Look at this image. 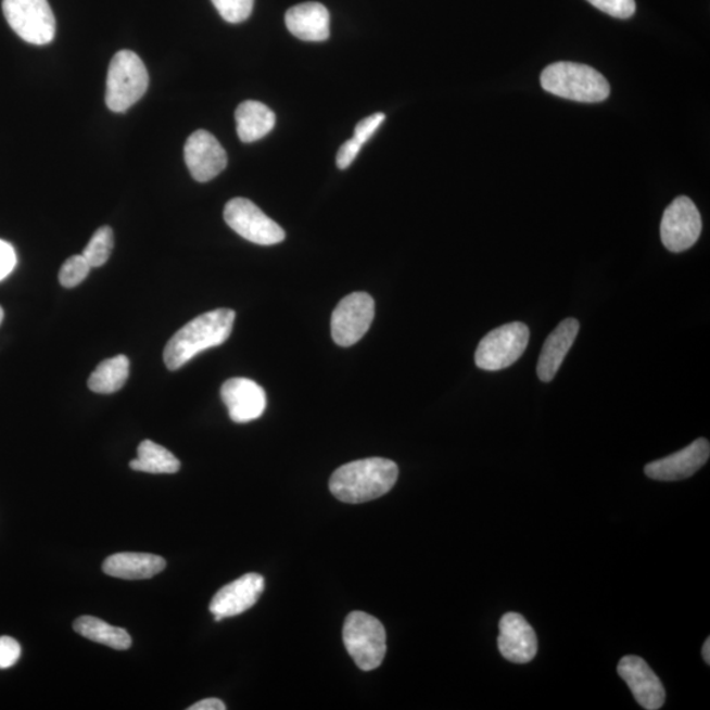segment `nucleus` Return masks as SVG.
Wrapping results in <instances>:
<instances>
[{
	"label": "nucleus",
	"mask_w": 710,
	"mask_h": 710,
	"mask_svg": "<svg viewBox=\"0 0 710 710\" xmlns=\"http://www.w3.org/2000/svg\"><path fill=\"white\" fill-rule=\"evenodd\" d=\"M129 377V359L126 355H116L99 364L89 378V389L97 394H114L124 388Z\"/></svg>",
	"instance_id": "nucleus-22"
},
{
	"label": "nucleus",
	"mask_w": 710,
	"mask_h": 710,
	"mask_svg": "<svg viewBox=\"0 0 710 710\" xmlns=\"http://www.w3.org/2000/svg\"><path fill=\"white\" fill-rule=\"evenodd\" d=\"M579 329L578 320L566 319L546 339L537 365V376L542 382H551L557 376L567 353L574 345Z\"/></svg>",
	"instance_id": "nucleus-17"
},
{
	"label": "nucleus",
	"mask_w": 710,
	"mask_h": 710,
	"mask_svg": "<svg viewBox=\"0 0 710 710\" xmlns=\"http://www.w3.org/2000/svg\"><path fill=\"white\" fill-rule=\"evenodd\" d=\"M10 27L24 41L47 46L55 36V18L48 0H3Z\"/></svg>",
	"instance_id": "nucleus-7"
},
{
	"label": "nucleus",
	"mask_w": 710,
	"mask_h": 710,
	"mask_svg": "<svg viewBox=\"0 0 710 710\" xmlns=\"http://www.w3.org/2000/svg\"><path fill=\"white\" fill-rule=\"evenodd\" d=\"M701 229V215L695 203L687 196H679L664 211L660 239L670 252L682 253L696 244Z\"/></svg>",
	"instance_id": "nucleus-10"
},
{
	"label": "nucleus",
	"mask_w": 710,
	"mask_h": 710,
	"mask_svg": "<svg viewBox=\"0 0 710 710\" xmlns=\"http://www.w3.org/2000/svg\"><path fill=\"white\" fill-rule=\"evenodd\" d=\"M3 319H4V310L2 307H0V324H2Z\"/></svg>",
	"instance_id": "nucleus-34"
},
{
	"label": "nucleus",
	"mask_w": 710,
	"mask_h": 710,
	"mask_svg": "<svg viewBox=\"0 0 710 710\" xmlns=\"http://www.w3.org/2000/svg\"><path fill=\"white\" fill-rule=\"evenodd\" d=\"M594 8L618 18H629L634 15V0H587Z\"/></svg>",
	"instance_id": "nucleus-27"
},
{
	"label": "nucleus",
	"mask_w": 710,
	"mask_h": 710,
	"mask_svg": "<svg viewBox=\"0 0 710 710\" xmlns=\"http://www.w3.org/2000/svg\"><path fill=\"white\" fill-rule=\"evenodd\" d=\"M286 26L290 33L304 41H326L330 35V16L321 3H303L286 14Z\"/></svg>",
	"instance_id": "nucleus-18"
},
{
	"label": "nucleus",
	"mask_w": 710,
	"mask_h": 710,
	"mask_svg": "<svg viewBox=\"0 0 710 710\" xmlns=\"http://www.w3.org/2000/svg\"><path fill=\"white\" fill-rule=\"evenodd\" d=\"M221 398L228 408L230 419L245 423L259 419L264 415L266 392L258 383L246 378H232L223 384Z\"/></svg>",
	"instance_id": "nucleus-15"
},
{
	"label": "nucleus",
	"mask_w": 710,
	"mask_h": 710,
	"mask_svg": "<svg viewBox=\"0 0 710 710\" xmlns=\"http://www.w3.org/2000/svg\"><path fill=\"white\" fill-rule=\"evenodd\" d=\"M17 265L15 248L10 242L0 240V282L8 278Z\"/></svg>",
	"instance_id": "nucleus-30"
},
{
	"label": "nucleus",
	"mask_w": 710,
	"mask_h": 710,
	"mask_svg": "<svg viewBox=\"0 0 710 710\" xmlns=\"http://www.w3.org/2000/svg\"><path fill=\"white\" fill-rule=\"evenodd\" d=\"M544 90L559 98L581 103L606 101L610 86L594 67L575 62H557L541 74Z\"/></svg>",
	"instance_id": "nucleus-3"
},
{
	"label": "nucleus",
	"mask_w": 710,
	"mask_h": 710,
	"mask_svg": "<svg viewBox=\"0 0 710 710\" xmlns=\"http://www.w3.org/2000/svg\"><path fill=\"white\" fill-rule=\"evenodd\" d=\"M224 220L237 234L257 245H276L286 239L282 227L245 198H234L227 203Z\"/></svg>",
	"instance_id": "nucleus-8"
},
{
	"label": "nucleus",
	"mask_w": 710,
	"mask_h": 710,
	"mask_svg": "<svg viewBox=\"0 0 710 710\" xmlns=\"http://www.w3.org/2000/svg\"><path fill=\"white\" fill-rule=\"evenodd\" d=\"M529 335V328L519 321L491 330L479 342L476 353L477 366L485 371L507 369L527 351Z\"/></svg>",
	"instance_id": "nucleus-6"
},
{
	"label": "nucleus",
	"mask_w": 710,
	"mask_h": 710,
	"mask_svg": "<svg viewBox=\"0 0 710 710\" xmlns=\"http://www.w3.org/2000/svg\"><path fill=\"white\" fill-rule=\"evenodd\" d=\"M276 114L261 102L246 101L236 110L237 135L242 142L264 139L276 127Z\"/></svg>",
	"instance_id": "nucleus-20"
},
{
	"label": "nucleus",
	"mask_w": 710,
	"mask_h": 710,
	"mask_svg": "<svg viewBox=\"0 0 710 710\" xmlns=\"http://www.w3.org/2000/svg\"><path fill=\"white\" fill-rule=\"evenodd\" d=\"M129 467L135 471L148 473H176L180 469V462L164 446L145 440L137 448V458L130 460Z\"/></svg>",
	"instance_id": "nucleus-23"
},
{
	"label": "nucleus",
	"mask_w": 710,
	"mask_h": 710,
	"mask_svg": "<svg viewBox=\"0 0 710 710\" xmlns=\"http://www.w3.org/2000/svg\"><path fill=\"white\" fill-rule=\"evenodd\" d=\"M234 320L236 314L232 309L221 308L187 322L167 342L164 352L167 369L176 371L199 353L224 344L232 333Z\"/></svg>",
	"instance_id": "nucleus-2"
},
{
	"label": "nucleus",
	"mask_w": 710,
	"mask_h": 710,
	"mask_svg": "<svg viewBox=\"0 0 710 710\" xmlns=\"http://www.w3.org/2000/svg\"><path fill=\"white\" fill-rule=\"evenodd\" d=\"M165 567V559L153 554L118 553L104 560L103 571L126 581H141L159 575Z\"/></svg>",
	"instance_id": "nucleus-19"
},
{
	"label": "nucleus",
	"mask_w": 710,
	"mask_h": 710,
	"mask_svg": "<svg viewBox=\"0 0 710 710\" xmlns=\"http://www.w3.org/2000/svg\"><path fill=\"white\" fill-rule=\"evenodd\" d=\"M149 74L135 52L121 51L111 60L105 104L111 111L126 112L145 96Z\"/></svg>",
	"instance_id": "nucleus-4"
},
{
	"label": "nucleus",
	"mask_w": 710,
	"mask_h": 710,
	"mask_svg": "<svg viewBox=\"0 0 710 710\" xmlns=\"http://www.w3.org/2000/svg\"><path fill=\"white\" fill-rule=\"evenodd\" d=\"M618 672L631 688L634 699L647 710H658L664 706L665 690L660 679L654 674L643 658L626 656L620 660Z\"/></svg>",
	"instance_id": "nucleus-14"
},
{
	"label": "nucleus",
	"mask_w": 710,
	"mask_h": 710,
	"mask_svg": "<svg viewBox=\"0 0 710 710\" xmlns=\"http://www.w3.org/2000/svg\"><path fill=\"white\" fill-rule=\"evenodd\" d=\"M397 477V466L390 459L354 460L333 472L329 490L340 502L360 504L388 494L394 487Z\"/></svg>",
	"instance_id": "nucleus-1"
},
{
	"label": "nucleus",
	"mask_w": 710,
	"mask_h": 710,
	"mask_svg": "<svg viewBox=\"0 0 710 710\" xmlns=\"http://www.w3.org/2000/svg\"><path fill=\"white\" fill-rule=\"evenodd\" d=\"M342 638L348 656L363 671L377 670L388 652V634L382 622L355 610L347 616Z\"/></svg>",
	"instance_id": "nucleus-5"
},
{
	"label": "nucleus",
	"mask_w": 710,
	"mask_h": 710,
	"mask_svg": "<svg viewBox=\"0 0 710 710\" xmlns=\"http://www.w3.org/2000/svg\"><path fill=\"white\" fill-rule=\"evenodd\" d=\"M710 456L709 441L699 439L672 456L646 465L645 473L654 481L676 482L695 476Z\"/></svg>",
	"instance_id": "nucleus-12"
},
{
	"label": "nucleus",
	"mask_w": 710,
	"mask_h": 710,
	"mask_svg": "<svg viewBox=\"0 0 710 710\" xmlns=\"http://www.w3.org/2000/svg\"><path fill=\"white\" fill-rule=\"evenodd\" d=\"M499 632L497 646L502 656L509 662L524 664L532 662L537 656V635L521 614L514 612L504 614Z\"/></svg>",
	"instance_id": "nucleus-16"
},
{
	"label": "nucleus",
	"mask_w": 710,
	"mask_h": 710,
	"mask_svg": "<svg viewBox=\"0 0 710 710\" xmlns=\"http://www.w3.org/2000/svg\"><path fill=\"white\" fill-rule=\"evenodd\" d=\"M185 161L192 178L204 183L226 169L228 155L214 135L199 129L187 139Z\"/></svg>",
	"instance_id": "nucleus-11"
},
{
	"label": "nucleus",
	"mask_w": 710,
	"mask_h": 710,
	"mask_svg": "<svg viewBox=\"0 0 710 710\" xmlns=\"http://www.w3.org/2000/svg\"><path fill=\"white\" fill-rule=\"evenodd\" d=\"M385 115L382 114V112H378V114L364 118V121L359 122L358 126L354 129V139L365 145L366 142L371 139L373 134L377 132V129L381 127Z\"/></svg>",
	"instance_id": "nucleus-29"
},
{
	"label": "nucleus",
	"mask_w": 710,
	"mask_h": 710,
	"mask_svg": "<svg viewBox=\"0 0 710 710\" xmlns=\"http://www.w3.org/2000/svg\"><path fill=\"white\" fill-rule=\"evenodd\" d=\"M702 658L706 660L707 664H710V639L706 641V644L702 646Z\"/></svg>",
	"instance_id": "nucleus-33"
},
{
	"label": "nucleus",
	"mask_w": 710,
	"mask_h": 710,
	"mask_svg": "<svg viewBox=\"0 0 710 710\" xmlns=\"http://www.w3.org/2000/svg\"><path fill=\"white\" fill-rule=\"evenodd\" d=\"M114 249V232L110 227H102L92 234L83 253L91 267H101L107 263Z\"/></svg>",
	"instance_id": "nucleus-24"
},
{
	"label": "nucleus",
	"mask_w": 710,
	"mask_h": 710,
	"mask_svg": "<svg viewBox=\"0 0 710 710\" xmlns=\"http://www.w3.org/2000/svg\"><path fill=\"white\" fill-rule=\"evenodd\" d=\"M91 269L92 267L87 263L83 254L73 255L61 267L60 282L66 289L76 288V286L83 283L86 277L89 276Z\"/></svg>",
	"instance_id": "nucleus-25"
},
{
	"label": "nucleus",
	"mask_w": 710,
	"mask_h": 710,
	"mask_svg": "<svg viewBox=\"0 0 710 710\" xmlns=\"http://www.w3.org/2000/svg\"><path fill=\"white\" fill-rule=\"evenodd\" d=\"M226 703L219 699H205L191 706L189 710H226Z\"/></svg>",
	"instance_id": "nucleus-32"
},
{
	"label": "nucleus",
	"mask_w": 710,
	"mask_h": 710,
	"mask_svg": "<svg viewBox=\"0 0 710 710\" xmlns=\"http://www.w3.org/2000/svg\"><path fill=\"white\" fill-rule=\"evenodd\" d=\"M74 631L92 643L111 647L115 650H128L132 646V638L122 627L107 624L92 616H83L74 622Z\"/></svg>",
	"instance_id": "nucleus-21"
},
{
	"label": "nucleus",
	"mask_w": 710,
	"mask_h": 710,
	"mask_svg": "<svg viewBox=\"0 0 710 710\" xmlns=\"http://www.w3.org/2000/svg\"><path fill=\"white\" fill-rule=\"evenodd\" d=\"M363 147L364 145L360 144L359 141L355 140L354 137L352 140L346 141L345 144L340 148L338 154L339 169H347V167L353 164V161L357 159L360 148Z\"/></svg>",
	"instance_id": "nucleus-31"
},
{
	"label": "nucleus",
	"mask_w": 710,
	"mask_h": 710,
	"mask_svg": "<svg viewBox=\"0 0 710 710\" xmlns=\"http://www.w3.org/2000/svg\"><path fill=\"white\" fill-rule=\"evenodd\" d=\"M22 647L17 641L8 635L0 637V670L12 668L21 658Z\"/></svg>",
	"instance_id": "nucleus-28"
},
{
	"label": "nucleus",
	"mask_w": 710,
	"mask_h": 710,
	"mask_svg": "<svg viewBox=\"0 0 710 710\" xmlns=\"http://www.w3.org/2000/svg\"><path fill=\"white\" fill-rule=\"evenodd\" d=\"M212 3L224 21L239 24L252 15L254 0H212Z\"/></svg>",
	"instance_id": "nucleus-26"
},
{
	"label": "nucleus",
	"mask_w": 710,
	"mask_h": 710,
	"mask_svg": "<svg viewBox=\"0 0 710 710\" xmlns=\"http://www.w3.org/2000/svg\"><path fill=\"white\" fill-rule=\"evenodd\" d=\"M265 588V579L258 574H246L216 592L210 604L215 621L234 618L255 606Z\"/></svg>",
	"instance_id": "nucleus-13"
},
{
	"label": "nucleus",
	"mask_w": 710,
	"mask_h": 710,
	"mask_svg": "<svg viewBox=\"0 0 710 710\" xmlns=\"http://www.w3.org/2000/svg\"><path fill=\"white\" fill-rule=\"evenodd\" d=\"M376 316V303L366 292H353L342 299L333 310L332 339L339 346L357 344L370 329Z\"/></svg>",
	"instance_id": "nucleus-9"
}]
</instances>
